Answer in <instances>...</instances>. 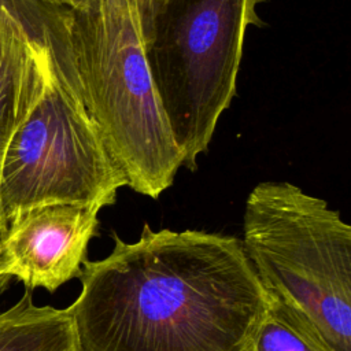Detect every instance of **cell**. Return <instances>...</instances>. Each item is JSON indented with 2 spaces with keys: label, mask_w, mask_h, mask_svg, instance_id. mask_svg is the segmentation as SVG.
I'll return each instance as SVG.
<instances>
[{
  "label": "cell",
  "mask_w": 351,
  "mask_h": 351,
  "mask_svg": "<svg viewBox=\"0 0 351 351\" xmlns=\"http://www.w3.org/2000/svg\"><path fill=\"white\" fill-rule=\"evenodd\" d=\"M265 0H155L141 37L184 165L193 171L236 95L245 32Z\"/></svg>",
  "instance_id": "277c9868"
},
{
  "label": "cell",
  "mask_w": 351,
  "mask_h": 351,
  "mask_svg": "<svg viewBox=\"0 0 351 351\" xmlns=\"http://www.w3.org/2000/svg\"><path fill=\"white\" fill-rule=\"evenodd\" d=\"M44 1H49V3H56V4H62V5H67L70 8H82L85 5L92 4L96 0H44Z\"/></svg>",
  "instance_id": "8fae6325"
},
{
  "label": "cell",
  "mask_w": 351,
  "mask_h": 351,
  "mask_svg": "<svg viewBox=\"0 0 351 351\" xmlns=\"http://www.w3.org/2000/svg\"><path fill=\"white\" fill-rule=\"evenodd\" d=\"M4 230H5V222H4V219H3L1 210H0V239H1V234H3Z\"/></svg>",
  "instance_id": "7c38bea8"
},
{
  "label": "cell",
  "mask_w": 351,
  "mask_h": 351,
  "mask_svg": "<svg viewBox=\"0 0 351 351\" xmlns=\"http://www.w3.org/2000/svg\"><path fill=\"white\" fill-rule=\"evenodd\" d=\"M47 62L30 0H21L15 15L0 10V166L14 132L41 92Z\"/></svg>",
  "instance_id": "52a82bcc"
},
{
  "label": "cell",
  "mask_w": 351,
  "mask_h": 351,
  "mask_svg": "<svg viewBox=\"0 0 351 351\" xmlns=\"http://www.w3.org/2000/svg\"><path fill=\"white\" fill-rule=\"evenodd\" d=\"M5 7V0H0V10H3Z\"/></svg>",
  "instance_id": "4fadbf2b"
},
{
  "label": "cell",
  "mask_w": 351,
  "mask_h": 351,
  "mask_svg": "<svg viewBox=\"0 0 351 351\" xmlns=\"http://www.w3.org/2000/svg\"><path fill=\"white\" fill-rule=\"evenodd\" d=\"M81 100L126 186L158 199L184 165L128 0L60 5Z\"/></svg>",
  "instance_id": "7a4b0ae2"
},
{
  "label": "cell",
  "mask_w": 351,
  "mask_h": 351,
  "mask_svg": "<svg viewBox=\"0 0 351 351\" xmlns=\"http://www.w3.org/2000/svg\"><path fill=\"white\" fill-rule=\"evenodd\" d=\"M100 204L52 203L18 213L0 239V285L11 278L26 289L55 292L80 276L97 234Z\"/></svg>",
  "instance_id": "8992f818"
},
{
  "label": "cell",
  "mask_w": 351,
  "mask_h": 351,
  "mask_svg": "<svg viewBox=\"0 0 351 351\" xmlns=\"http://www.w3.org/2000/svg\"><path fill=\"white\" fill-rule=\"evenodd\" d=\"M243 250L271 299L292 308L328 351H351V226L288 181L248 193Z\"/></svg>",
  "instance_id": "3957f363"
},
{
  "label": "cell",
  "mask_w": 351,
  "mask_h": 351,
  "mask_svg": "<svg viewBox=\"0 0 351 351\" xmlns=\"http://www.w3.org/2000/svg\"><path fill=\"white\" fill-rule=\"evenodd\" d=\"M270 298V296H269ZM252 351H328L292 308L271 299L256 332Z\"/></svg>",
  "instance_id": "9c48e42d"
},
{
  "label": "cell",
  "mask_w": 351,
  "mask_h": 351,
  "mask_svg": "<svg viewBox=\"0 0 351 351\" xmlns=\"http://www.w3.org/2000/svg\"><path fill=\"white\" fill-rule=\"evenodd\" d=\"M122 186L123 174L88 115L73 70L58 67L48 49L41 92L14 132L0 166L5 226L18 213L43 204L111 206Z\"/></svg>",
  "instance_id": "5b68a950"
},
{
  "label": "cell",
  "mask_w": 351,
  "mask_h": 351,
  "mask_svg": "<svg viewBox=\"0 0 351 351\" xmlns=\"http://www.w3.org/2000/svg\"><path fill=\"white\" fill-rule=\"evenodd\" d=\"M0 351H78L67 307L37 306L26 289L15 304L0 313Z\"/></svg>",
  "instance_id": "ba28073f"
},
{
  "label": "cell",
  "mask_w": 351,
  "mask_h": 351,
  "mask_svg": "<svg viewBox=\"0 0 351 351\" xmlns=\"http://www.w3.org/2000/svg\"><path fill=\"white\" fill-rule=\"evenodd\" d=\"M128 3L133 11L134 21L138 27L140 36L143 37V34L148 26L151 14H152L155 0H128Z\"/></svg>",
  "instance_id": "30bf717a"
},
{
  "label": "cell",
  "mask_w": 351,
  "mask_h": 351,
  "mask_svg": "<svg viewBox=\"0 0 351 351\" xmlns=\"http://www.w3.org/2000/svg\"><path fill=\"white\" fill-rule=\"evenodd\" d=\"M112 239L67 307L78 351H252L270 298L240 239L148 223Z\"/></svg>",
  "instance_id": "6da1fadb"
}]
</instances>
